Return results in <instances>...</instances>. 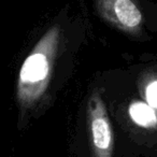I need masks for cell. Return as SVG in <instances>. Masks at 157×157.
I'll list each match as a JSON object with an SVG mask.
<instances>
[{"instance_id": "cell-1", "label": "cell", "mask_w": 157, "mask_h": 157, "mask_svg": "<svg viewBox=\"0 0 157 157\" xmlns=\"http://www.w3.org/2000/svg\"><path fill=\"white\" fill-rule=\"evenodd\" d=\"M60 29L51 27L23 63L18 74L16 99L22 112L33 109L46 92L58 52Z\"/></svg>"}, {"instance_id": "cell-2", "label": "cell", "mask_w": 157, "mask_h": 157, "mask_svg": "<svg viewBox=\"0 0 157 157\" xmlns=\"http://www.w3.org/2000/svg\"><path fill=\"white\" fill-rule=\"evenodd\" d=\"M87 126L93 157H112L114 136L108 110L99 92L90 95L87 102Z\"/></svg>"}, {"instance_id": "cell-3", "label": "cell", "mask_w": 157, "mask_h": 157, "mask_svg": "<svg viewBox=\"0 0 157 157\" xmlns=\"http://www.w3.org/2000/svg\"><path fill=\"white\" fill-rule=\"evenodd\" d=\"M99 15L112 26L129 35H136L141 30L143 16L131 0H100L95 2Z\"/></svg>"}, {"instance_id": "cell-4", "label": "cell", "mask_w": 157, "mask_h": 157, "mask_svg": "<svg viewBox=\"0 0 157 157\" xmlns=\"http://www.w3.org/2000/svg\"><path fill=\"white\" fill-rule=\"evenodd\" d=\"M129 114L132 121L144 128H154L157 126V114L153 108L144 102H133L129 107Z\"/></svg>"}, {"instance_id": "cell-5", "label": "cell", "mask_w": 157, "mask_h": 157, "mask_svg": "<svg viewBox=\"0 0 157 157\" xmlns=\"http://www.w3.org/2000/svg\"><path fill=\"white\" fill-rule=\"evenodd\" d=\"M145 98L148 105L153 109H157V80L152 81L145 90Z\"/></svg>"}]
</instances>
